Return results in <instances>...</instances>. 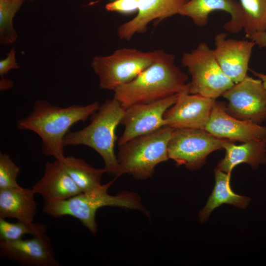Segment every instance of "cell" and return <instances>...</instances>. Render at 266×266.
Returning a JSON list of instances; mask_svg holds the SVG:
<instances>
[{
	"label": "cell",
	"instance_id": "obj_18",
	"mask_svg": "<svg viewBox=\"0 0 266 266\" xmlns=\"http://www.w3.org/2000/svg\"><path fill=\"white\" fill-rule=\"evenodd\" d=\"M226 151L224 158L216 168L231 173L233 168L241 163H246L253 169L266 164V139L250 140L241 144L229 141L224 146Z\"/></svg>",
	"mask_w": 266,
	"mask_h": 266
},
{
	"label": "cell",
	"instance_id": "obj_25",
	"mask_svg": "<svg viewBox=\"0 0 266 266\" xmlns=\"http://www.w3.org/2000/svg\"><path fill=\"white\" fill-rule=\"evenodd\" d=\"M20 167L11 159L8 155L0 153V190L20 187L17 182Z\"/></svg>",
	"mask_w": 266,
	"mask_h": 266
},
{
	"label": "cell",
	"instance_id": "obj_30",
	"mask_svg": "<svg viewBox=\"0 0 266 266\" xmlns=\"http://www.w3.org/2000/svg\"><path fill=\"white\" fill-rule=\"evenodd\" d=\"M253 73L255 76L257 77L259 79L262 80L265 88L266 89V74L254 71H253Z\"/></svg>",
	"mask_w": 266,
	"mask_h": 266
},
{
	"label": "cell",
	"instance_id": "obj_6",
	"mask_svg": "<svg viewBox=\"0 0 266 266\" xmlns=\"http://www.w3.org/2000/svg\"><path fill=\"white\" fill-rule=\"evenodd\" d=\"M181 63L191 76L189 94L216 100L234 84L221 69L213 49L205 42H200L190 52L184 53Z\"/></svg>",
	"mask_w": 266,
	"mask_h": 266
},
{
	"label": "cell",
	"instance_id": "obj_8",
	"mask_svg": "<svg viewBox=\"0 0 266 266\" xmlns=\"http://www.w3.org/2000/svg\"><path fill=\"white\" fill-rule=\"evenodd\" d=\"M229 141L202 129H173L167 144L168 158L178 166L196 170L205 164L210 153L223 149Z\"/></svg>",
	"mask_w": 266,
	"mask_h": 266
},
{
	"label": "cell",
	"instance_id": "obj_21",
	"mask_svg": "<svg viewBox=\"0 0 266 266\" xmlns=\"http://www.w3.org/2000/svg\"><path fill=\"white\" fill-rule=\"evenodd\" d=\"M71 179L82 193L90 191L101 185L104 168H97L82 159L70 156L59 160Z\"/></svg>",
	"mask_w": 266,
	"mask_h": 266
},
{
	"label": "cell",
	"instance_id": "obj_24",
	"mask_svg": "<svg viewBox=\"0 0 266 266\" xmlns=\"http://www.w3.org/2000/svg\"><path fill=\"white\" fill-rule=\"evenodd\" d=\"M46 226L39 223L27 224L17 221L10 223L0 218V240L13 241L22 239L26 234L33 236L46 233Z\"/></svg>",
	"mask_w": 266,
	"mask_h": 266
},
{
	"label": "cell",
	"instance_id": "obj_28",
	"mask_svg": "<svg viewBox=\"0 0 266 266\" xmlns=\"http://www.w3.org/2000/svg\"><path fill=\"white\" fill-rule=\"evenodd\" d=\"M248 39L253 41L259 48L266 47V31L255 33Z\"/></svg>",
	"mask_w": 266,
	"mask_h": 266
},
{
	"label": "cell",
	"instance_id": "obj_5",
	"mask_svg": "<svg viewBox=\"0 0 266 266\" xmlns=\"http://www.w3.org/2000/svg\"><path fill=\"white\" fill-rule=\"evenodd\" d=\"M173 130L164 126L119 145L115 176L129 174L142 180L151 178L155 167L169 159L167 144Z\"/></svg>",
	"mask_w": 266,
	"mask_h": 266
},
{
	"label": "cell",
	"instance_id": "obj_1",
	"mask_svg": "<svg viewBox=\"0 0 266 266\" xmlns=\"http://www.w3.org/2000/svg\"><path fill=\"white\" fill-rule=\"evenodd\" d=\"M156 51V60L150 66L114 91V98L124 109L188 93V76L175 64V56L162 49Z\"/></svg>",
	"mask_w": 266,
	"mask_h": 266
},
{
	"label": "cell",
	"instance_id": "obj_17",
	"mask_svg": "<svg viewBox=\"0 0 266 266\" xmlns=\"http://www.w3.org/2000/svg\"><path fill=\"white\" fill-rule=\"evenodd\" d=\"M32 189L45 202L67 199L82 193L58 159L45 163L43 176Z\"/></svg>",
	"mask_w": 266,
	"mask_h": 266
},
{
	"label": "cell",
	"instance_id": "obj_31",
	"mask_svg": "<svg viewBox=\"0 0 266 266\" xmlns=\"http://www.w3.org/2000/svg\"></svg>",
	"mask_w": 266,
	"mask_h": 266
},
{
	"label": "cell",
	"instance_id": "obj_22",
	"mask_svg": "<svg viewBox=\"0 0 266 266\" xmlns=\"http://www.w3.org/2000/svg\"><path fill=\"white\" fill-rule=\"evenodd\" d=\"M239 3L244 13L246 37L266 31V0H239Z\"/></svg>",
	"mask_w": 266,
	"mask_h": 266
},
{
	"label": "cell",
	"instance_id": "obj_10",
	"mask_svg": "<svg viewBox=\"0 0 266 266\" xmlns=\"http://www.w3.org/2000/svg\"><path fill=\"white\" fill-rule=\"evenodd\" d=\"M178 95L152 102L133 105L125 108L121 122L125 128L118 140V145L166 126L165 113L175 103Z\"/></svg>",
	"mask_w": 266,
	"mask_h": 266
},
{
	"label": "cell",
	"instance_id": "obj_12",
	"mask_svg": "<svg viewBox=\"0 0 266 266\" xmlns=\"http://www.w3.org/2000/svg\"><path fill=\"white\" fill-rule=\"evenodd\" d=\"M214 44V55L223 72L234 84L242 81L247 75L255 42L228 38L220 33L215 36Z\"/></svg>",
	"mask_w": 266,
	"mask_h": 266
},
{
	"label": "cell",
	"instance_id": "obj_11",
	"mask_svg": "<svg viewBox=\"0 0 266 266\" xmlns=\"http://www.w3.org/2000/svg\"><path fill=\"white\" fill-rule=\"evenodd\" d=\"M216 102L215 99L181 93L165 113L166 126L173 129L204 130Z\"/></svg>",
	"mask_w": 266,
	"mask_h": 266
},
{
	"label": "cell",
	"instance_id": "obj_23",
	"mask_svg": "<svg viewBox=\"0 0 266 266\" xmlns=\"http://www.w3.org/2000/svg\"><path fill=\"white\" fill-rule=\"evenodd\" d=\"M25 0H0V43L8 45L15 42L17 34L13 18Z\"/></svg>",
	"mask_w": 266,
	"mask_h": 266
},
{
	"label": "cell",
	"instance_id": "obj_16",
	"mask_svg": "<svg viewBox=\"0 0 266 266\" xmlns=\"http://www.w3.org/2000/svg\"><path fill=\"white\" fill-rule=\"evenodd\" d=\"M222 11L230 15V19L224 28L232 33H237L243 29L244 13L239 2L235 0H189L184 5L179 14L190 18L199 27L205 26L210 14Z\"/></svg>",
	"mask_w": 266,
	"mask_h": 266
},
{
	"label": "cell",
	"instance_id": "obj_27",
	"mask_svg": "<svg viewBox=\"0 0 266 266\" xmlns=\"http://www.w3.org/2000/svg\"><path fill=\"white\" fill-rule=\"evenodd\" d=\"M20 67L16 61L15 48L12 47L7 54V57L0 61V75L1 78L4 77L10 70Z\"/></svg>",
	"mask_w": 266,
	"mask_h": 266
},
{
	"label": "cell",
	"instance_id": "obj_9",
	"mask_svg": "<svg viewBox=\"0 0 266 266\" xmlns=\"http://www.w3.org/2000/svg\"><path fill=\"white\" fill-rule=\"evenodd\" d=\"M222 96L228 100L225 110L233 117L258 124L266 120V89L261 79L247 75Z\"/></svg>",
	"mask_w": 266,
	"mask_h": 266
},
{
	"label": "cell",
	"instance_id": "obj_29",
	"mask_svg": "<svg viewBox=\"0 0 266 266\" xmlns=\"http://www.w3.org/2000/svg\"><path fill=\"white\" fill-rule=\"evenodd\" d=\"M13 85V82L10 80L2 77L0 80V90H5L11 88Z\"/></svg>",
	"mask_w": 266,
	"mask_h": 266
},
{
	"label": "cell",
	"instance_id": "obj_20",
	"mask_svg": "<svg viewBox=\"0 0 266 266\" xmlns=\"http://www.w3.org/2000/svg\"><path fill=\"white\" fill-rule=\"evenodd\" d=\"M231 174L215 168L214 187L205 206L199 213L201 222L206 221L212 212L222 204H229L241 209H245L249 204L251 200L249 197L237 195L231 189Z\"/></svg>",
	"mask_w": 266,
	"mask_h": 266
},
{
	"label": "cell",
	"instance_id": "obj_4",
	"mask_svg": "<svg viewBox=\"0 0 266 266\" xmlns=\"http://www.w3.org/2000/svg\"><path fill=\"white\" fill-rule=\"evenodd\" d=\"M125 109L113 98L107 100L92 116L91 123L84 128L68 131L64 139L65 146L83 145L95 150L102 158L107 173L116 176L117 157L114 147L116 129L123 118Z\"/></svg>",
	"mask_w": 266,
	"mask_h": 266
},
{
	"label": "cell",
	"instance_id": "obj_13",
	"mask_svg": "<svg viewBox=\"0 0 266 266\" xmlns=\"http://www.w3.org/2000/svg\"><path fill=\"white\" fill-rule=\"evenodd\" d=\"M0 257L28 266H59L46 233L32 239L0 240Z\"/></svg>",
	"mask_w": 266,
	"mask_h": 266
},
{
	"label": "cell",
	"instance_id": "obj_19",
	"mask_svg": "<svg viewBox=\"0 0 266 266\" xmlns=\"http://www.w3.org/2000/svg\"><path fill=\"white\" fill-rule=\"evenodd\" d=\"M32 189L21 186L0 190V218H14L18 221L33 223L37 202Z\"/></svg>",
	"mask_w": 266,
	"mask_h": 266
},
{
	"label": "cell",
	"instance_id": "obj_7",
	"mask_svg": "<svg viewBox=\"0 0 266 266\" xmlns=\"http://www.w3.org/2000/svg\"><path fill=\"white\" fill-rule=\"evenodd\" d=\"M156 57V50L143 52L123 48L109 56L94 57L91 66L99 76L100 87L114 91L134 79L155 61Z\"/></svg>",
	"mask_w": 266,
	"mask_h": 266
},
{
	"label": "cell",
	"instance_id": "obj_14",
	"mask_svg": "<svg viewBox=\"0 0 266 266\" xmlns=\"http://www.w3.org/2000/svg\"><path fill=\"white\" fill-rule=\"evenodd\" d=\"M204 130L217 137L233 142L266 139V127L233 117L216 102Z\"/></svg>",
	"mask_w": 266,
	"mask_h": 266
},
{
	"label": "cell",
	"instance_id": "obj_26",
	"mask_svg": "<svg viewBox=\"0 0 266 266\" xmlns=\"http://www.w3.org/2000/svg\"><path fill=\"white\" fill-rule=\"evenodd\" d=\"M107 11L124 14L133 13L138 10V0H115L105 6Z\"/></svg>",
	"mask_w": 266,
	"mask_h": 266
},
{
	"label": "cell",
	"instance_id": "obj_2",
	"mask_svg": "<svg viewBox=\"0 0 266 266\" xmlns=\"http://www.w3.org/2000/svg\"><path fill=\"white\" fill-rule=\"evenodd\" d=\"M99 107L98 101L61 107L38 100L31 113L17 121V128L35 133L42 141L43 154L61 160L65 157L64 139L70 128L77 122L85 121Z\"/></svg>",
	"mask_w": 266,
	"mask_h": 266
},
{
	"label": "cell",
	"instance_id": "obj_15",
	"mask_svg": "<svg viewBox=\"0 0 266 266\" xmlns=\"http://www.w3.org/2000/svg\"><path fill=\"white\" fill-rule=\"evenodd\" d=\"M189 0H138L137 14L132 20L118 28L117 34L122 40H130L136 33L146 32L147 25L179 14L181 7Z\"/></svg>",
	"mask_w": 266,
	"mask_h": 266
},
{
	"label": "cell",
	"instance_id": "obj_3",
	"mask_svg": "<svg viewBox=\"0 0 266 266\" xmlns=\"http://www.w3.org/2000/svg\"><path fill=\"white\" fill-rule=\"evenodd\" d=\"M117 177L105 184L100 185L94 189L80 193L63 200L45 202L43 211L53 217L68 215L77 219L93 234L97 231L96 214L103 206H116L135 209L148 215L140 197L135 193L123 191L116 195H111L108 189Z\"/></svg>",
	"mask_w": 266,
	"mask_h": 266
}]
</instances>
